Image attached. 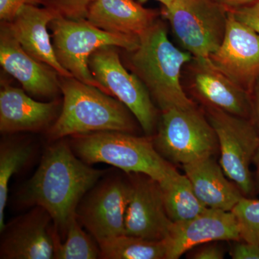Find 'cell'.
<instances>
[{"label": "cell", "instance_id": "obj_2", "mask_svg": "<svg viewBox=\"0 0 259 259\" xmlns=\"http://www.w3.org/2000/svg\"><path fill=\"white\" fill-rule=\"evenodd\" d=\"M127 52L131 71L144 83L161 112L196 106L182 83V69L193 56L174 45L162 20L158 19L140 35L139 47Z\"/></svg>", "mask_w": 259, "mask_h": 259}, {"label": "cell", "instance_id": "obj_20", "mask_svg": "<svg viewBox=\"0 0 259 259\" xmlns=\"http://www.w3.org/2000/svg\"><path fill=\"white\" fill-rule=\"evenodd\" d=\"M196 195L207 208L232 211L245 196L228 180L221 164L207 157L182 166Z\"/></svg>", "mask_w": 259, "mask_h": 259}, {"label": "cell", "instance_id": "obj_31", "mask_svg": "<svg viewBox=\"0 0 259 259\" xmlns=\"http://www.w3.org/2000/svg\"><path fill=\"white\" fill-rule=\"evenodd\" d=\"M212 1L230 11V10H235L247 5L253 4L259 0H212Z\"/></svg>", "mask_w": 259, "mask_h": 259}, {"label": "cell", "instance_id": "obj_7", "mask_svg": "<svg viewBox=\"0 0 259 259\" xmlns=\"http://www.w3.org/2000/svg\"><path fill=\"white\" fill-rule=\"evenodd\" d=\"M163 15L183 50L195 59H209L224 40L228 10L212 0H175Z\"/></svg>", "mask_w": 259, "mask_h": 259}, {"label": "cell", "instance_id": "obj_12", "mask_svg": "<svg viewBox=\"0 0 259 259\" xmlns=\"http://www.w3.org/2000/svg\"><path fill=\"white\" fill-rule=\"evenodd\" d=\"M130 196L125 214V234L163 241L172 221L167 214L161 185L142 174H128Z\"/></svg>", "mask_w": 259, "mask_h": 259}, {"label": "cell", "instance_id": "obj_6", "mask_svg": "<svg viewBox=\"0 0 259 259\" xmlns=\"http://www.w3.org/2000/svg\"><path fill=\"white\" fill-rule=\"evenodd\" d=\"M157 133L153 137L158 152L172 164L182 166L212 156L217 136L197 106L161 112Z\"/></svg>", "mask_w": 259, "mask_h": 259}, {"label": "cell", "instance_id": "obj_19", "mask_svg": "<svg viewBox=\"0 0 259 259\" xmlns=\"http://www.w3.org/2000/svg\"><path fill=\"white\" fill-rule=\"evenodd\" d=\"M159 15L135 0H95L89 8L87 20L105 31L139 37Z\"/></svg>", "mask_w": 259, "mask_h": 259}, {"label": "cell", "instance_id": "obj_23", "mask_svg": "<svg viewBox=\"0 0 259 259\" xmlns=\"http://www.w3.org/2000/svg\"><path fill=\"white\" fill-rule=\"evenodd\" d=\"M98 245L100 258L166 259V245L163 241L124 234Z\"/></svg>", "mask_w": 259, "mask_h": 259}, {"label": "cell", "instance_id": "obj_27", "mask_svg": "<svg viewBox=\"0 0 259 259\" xmlns=\"http://www.w3.org/2000/svg\"><path fill=\"white\" fill-rule=\"evenodd\" d=\"M237 20L248 25L259 35V1L235 10H230Z\"/></svg>", "mask_w": 259, "mask_h": 259}, {"label": "cell", "instance_id": "obj_24", "mask_svg": "<svg viewBox=\"0 0 259 259\" xmlns=\"http://www.w3.org/2000/svg\"><path fill=\"white\" fill-rule=\"evenodd\" d=\"M81 223L75 216L70 221L66 229V239L61 242L59 232L54 233L55 259H97L100 258V248L91 235L81 228Z\"/></svg>", "mask_w": 259, "mask_h": 259}, {"label": "cell", "instance_id": "obj_11", "mask_svg": "<svg viewBox=\"0 0 259 259\" xmlns=\"http://www.w3.org/2000/svg\"><path fill=\"white\" fill-rule=\"evenodd\" d=\"M214 67L251 95L259 79V35L228 11L224 40L209 56Z\"/></svg>", "mask_w": 259, "mask_h": 259}, {"label": "cell", "instance_id": "obj_8", "mask_svg": "<svg viewBox=\"0 0 259 259\" xmlns=\"http://www.w3.org/2000/svg\"><path fill=\"white\" fill-rule=\"evenodd\" d=\"M116 48L97 49L89 58V68L105 93L125 105L146 136H152L158 126L157 107L141 80L124 67Z\"/></svg>", "mask_w": 259, "mask_h": 259}, {"label": "cell", "instance_id": "obj_21", "mask_svg": "<svg viewBox=\"0 0 259 259\" xmlns=\"http://www.w3.org/2000/svg\"><path fill=\"white\" fill-rule=\"evenodd\" d=\"M167 214L173 223L183 222L204 212L206 207L194 192L190 181L177 171L159 183Z\"/></svg>", "mask_w": 259, "mask_h": 259}, {"label": "cell", "instance_id": "obj_32", "mask_svg": "<svg viewBox=\"0 0 259 259\" xmlns=\"http://www.w3.org/2000/svg\"><path fill=\"white\" fill-rule=\"evenodd\" d=\"M253 103H252V107L254 110L255 119L259 125V79L257 83H255L253 92Z\"/></svg>", "mask_w": 259, "mask_h": 259}, {"label": "cell", "instance_id": "obj_3", "mask_svg": "<svg viewBox=\"0 0 259 259\" xmlns=\"http://www.w3.org/2000/svg\"><path fill=\"white\" fill-rule=\"evenodd\" d=\"M59 80L64 102L60 115L48 131L50 141L104 131L134 134L136 117L122 102L74 77Z\"/></svg>", "mask_w": 259, "mask_h": 259}, {"label": "cell", "instance_id": "obj_30", "mask_svg": "<svg viewBox=\"0 0 259 259\" xmlns=\"http://www.w3.org/2000/svg\"><path fill=\"white\" fill-rule=\"evenodd\" d=\"M215 242L204 243L195 247L196 249L191 251L189 258L194 259H223L225 250L222 247L216 245Z\"/></svg>", "mask_w": 259, "mask_h": 259}, {"label": "cell", "instance_id": "obj_5", "mask_svg": "<svg viewBox=\"0 0 259 259\" xmlns=\"http://www.w3.org/2000/svg\"><path fill=\"white\" fill-rule=\"evenodd\" d=\"M49 27L52 31L53 47L59 64L75 79L105 93L89 68L90 56L97 49L107 46L133 51L139 45V37L105 31L87 19L71 20L57 16Z\"/></svg>", "mask_w": 259, "mask_h": 259}, {"label": "cell", "instance_id": "obj_18", "mask_svg": "<svg viewBox=\"0 0 259 259\" xmlns=\"http://www.w3.org/2000/svg\"><path fill=\"white\" fill-rule=\"evenodd\" d=\"M57 107L56 102L35 101L21 89L4 85L0 92V131L37 132L52 122Z\"/></svg>", "mask_w": 259, "mask_h": 259}, {"label": "cell", "instance_id": "obj_34", "mask_svg": "<svg viewBox=\"0 0 259 259\" xmlns=\"http://www.w3.org/2000/svg\"><path fill=\"white\" fill-rule=\"evenodd\" d=\"M148 0H139V3L141 4H144V3L148 2ZM156 1L159 2L162 5H163V8H167L170 6L175 1V0H156Z\"/></svg>", "mask_w": 259, "mask_h": 259}, {"label": "cell", "instance_id": "obj_10", "mask_svg": "<svg viewBox=\"0 0 259 259\" xmlns=\"http://www.w3.org/2000/svg\"><path fill=\"white\" fill-rule=\"evenodd\" d=\"M99 182L85 194L76 209L78 221L98 244L125 234L131 189L129 181L118 177H107Z\"/></svg>", "mask_w": 259, "mask_h": 259}, {"label": "cell", "instance_id": "obj_16", "mask_svg": "<svg viewBox=\"0 0 259 259\" xmlns=\"http://www.w3.org/2000/svg\"><path fill=\"white\" fill-rule=\"evenodd\" d=\"M0 64L32 96L51 98L60 90L59 74L51 66L29 55L10 31L6 22L1 24Z\"/></svg>", "mask_w": 259, "mask_h": 259}, {"label": "cell", "instance_id": "obj_22", "mask_svg": "<svg viewBox=\"0 0 259 259\" xmlns=\"http://www.w3.org/2000/svg\"><path fill=\"white\" fill-rule=\"evenodd\" d=\"M35 152L32 143L4 140L0 145V231L4 228L5 210L11 177L31 160Z\"/></svg>", "mask_w": 259, "mask_h": 259}, {"label": "cell", "instance_id": "obj_4", "mask_svg": "<svg viewBox=\"0 0 259 259\" xmlns=\"http://www.w3.org/2000/svg\"><path fill=\"white\" fill-rule=\"evenodd\" d=\"M69 143L75 154L88 164L106 163L127 175H146L158 183L178 171L158 152L152 136L104 131L71 136Z\"/></svg>", "mask_w": 259, "mask_h": 259}, {"label": "cell", "instance_id": "obj_13", "mask_svg": "<svg viewBox=\"0 0 259 259\" xmlns=\"http://www.w3.org/2000/svg\"><path fill=\"white\" fill-rule=\"evenodd\" d=\"M55 229L50 214L35 206L0 231V258H54Z\"/></svg>", "mask_w": 259, "mask_h": 259}, {"label": "cell", "instance_id": "obj_29", "mask_svg": "<svg viewBox=\"0 0 259 259\" xmlns=\"http://www.w3.org/2000/svg\"><path fill=\"white\" fill-rule=\"evenodd\" d=\"M41 5L40 0H0V19L2 22H10L23 5Z\"/></svg>", "mask_w": 259, "mask_h": 259}, {"label": "cell", "instance_id": "obj_25", "mask_svg": "<svg viewBox=\"0 0 259 259\" xmlns=\"http://www.w3.org/2000/svg\"><path fill=\"white\" fill-rule=\"evenodd\" d=\"M231 212L238 221L241 239L259 245V199L243 197Z\"/></svg>", "mask_w": 259, "mask_h": 259}, {"label": "cell", "instance_id": "obj_28", "mask_svg": "<svg viewBox=\"0 0 259 259\" xmlns=\"http://www.w3.org/2000/svg\"><path fill=\"white\" fill-rule=\"evenodd\" d=\"M230 255L233 259H259V245L238 240L233 241Z\"/></svg>", "mask_w": 259, "mask_h": 259}, {"label": "cell", "instance_id": "obj_15", "mask_svg": "<svg viewBox=\"0 0 259 259\" xmlns=\"http://www.w3.org/2000/svg\"><path fill=\"white\" fill-rule=\"evenodd\" d=\"M187 65L191 90L204 106L249 118L253 110L250 94L214 67L209 59L193 58Z\"/></svg>", "mask_w": 259, "mask_h": 259}, {"label": "cell", "instance_id": "obj_26", "mask_svg": "<svg viewBox=\"0 0 259 259\" xmlns=\"http://www.w3.org/2000/svg\"><path fill=\"white\" fill-rule=\"evenodd\" d=\"M95 0H40L44 7L55 12L58 16L84 20L88 17L90 5Z\"/></svg>", "mask_w": 259, "mask_h": 259}, {"label": "cell", "instance_id": "obj_17", "mask_svg": "<svg viewBox=\"0 0 259 259\" xmlns=\"http://www.w3.org/2000/svg\"><path fill=\"white\" fill-rule=\"evenodd\" d=\"M58 15L49 8L23 5L13 20L6 22L22 48L35 60L51 66L59 76L73 77L56 59L48 26Z\"/></svg>", "mask_w": 259, "mask_h": 259}, {"label": "cell", "instance_id": "obj_33", "mask_svg": "<svg viewBox=\"0 0 259 259\" xmlns=\"http://www.w3.org/2000/svg\"><path fill=\"white\" fill-rule=\"evenodd\" d=\"M253 163H255V168H256V182L259 187V148L255 153L254 157L253 159Z\"/></svg>", "mask_w": 259, "mask_h": 259}, {"label": "cell", "instance_id": "obj_1", "mask_svg": "<svg viewBox=\"0 0 259 259\" xmlns=\"http://www.w3.org/2000/svg\"><path fill=\"white\" fill-rule=\"evenodd\" d=\"M107 173L80 159L64 139L58 140L46 150L37 171L20 192L19 200L27 207L45 209L60 236H65L81 199Z\"/></svg>", "mask_w": 259, "mask_h": 259}, {"label": "cell", "instance_id": "obj_9", "mask_svg": "<svg viewBox=\"0 0 259 259\" xmlns=\"http://www.w3.org/2000/svg\"><path fill=\"white\" fill-rule=\"evenodd\" d=\"M206 115L217 136L223 171L245 197H250L255 190L250 164L259 148L256 129L248 119L212 107H206Z\"/></svg>", "mask_w": 259, "mask_h": 259}, {"label": "cell", "instance_id": "obj_14", "mask_svg": "<svg viewBox=\"0 0 259 259\" xmlns=\"http://www.w3.org/2000/svg\"><path fill=\"white\" fill-rule=\"evenodd\" d=\"M241 239L239 226L231 211L207 208L197 217L172 223L166 238V259H178L195 247Z\"/></svg>", "mask_w": 259, "mask_h": 259}]
</instances>
